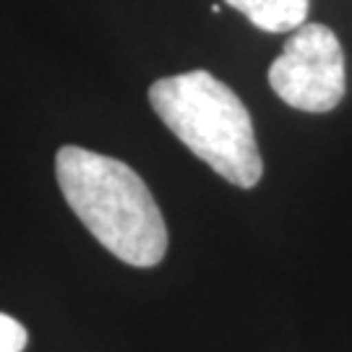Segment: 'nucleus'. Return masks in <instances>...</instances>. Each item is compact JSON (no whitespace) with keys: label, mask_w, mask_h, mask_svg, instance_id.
Returning a JSON list of instances; mask_svg holds the SVG:
<instances>
[{"label":"nucleus","mask_w":352,"mask_h":352,"mask_svg":"<svg viewBox=\"0 0 352 352\" xmlns=\"http://www.w3.org/2000/svg\"><path fill=\"white\" fill-rule=\"evenodd\" d=\"M63 199L107 251L131 266H157L167 253V225L149 186L120 160L81 146L55 154Z\"/></svg>","instance_id":"f257e3e1"},{"label":"nucleus","mask_w":352,"mask_h":352,"mask_svg":"<svg viewBox=\"0 0 352 352\" xmlns=\"http://www.w3.org/2000/svg\"><path fill=\"white\" fill-rule=\"evenodd\" d=\"M149 102L164 126L199 160L238 188H253L264 175L251 113L232 89L209 71L160 78Z\"/></svg>","instance_id":"f03ea898"},{"label":"nucleus","mask_w":352,"mask_h":352,"mask_svg":"<svg viewBox=\"0 0 352 352\" xmlns=\"http://www.w3.org/2000/svg\"><path fill=\"white\" fill-rule=\"evenodd\" d=\"M279 100L302 113H329L344 97V52L324 24H302L269 68Z\"/></svg>","instance_id":"7ed1b4c3"},{"label":"nucleus","mask_w":352,"mask_h":352,"mask_svg":"<svg viewBox=\"0 0 352 352\" xmlns=\"http://www.w3.org/2000/svg\"><path fill=\"white\" fill-rule=\"evenodd\" d=\"M264 32H295L305 24L308 0H225Z\"/></svg>","instance_id":"20e7f679"},{"label":"nucleus","mask_w":352,"mask_h":352,"mask_svg":"<svg viewBox=\"0 0 352 352\" xmlns=\"http://www.w3.org/2000/svg\"><path fill=\"white\" fill-rule=\"evenodd\" d=\"M29 334L26 329L8 314H0V352H24Z\"/></svg>","instance_id":"39448f33"}]
</instances>
